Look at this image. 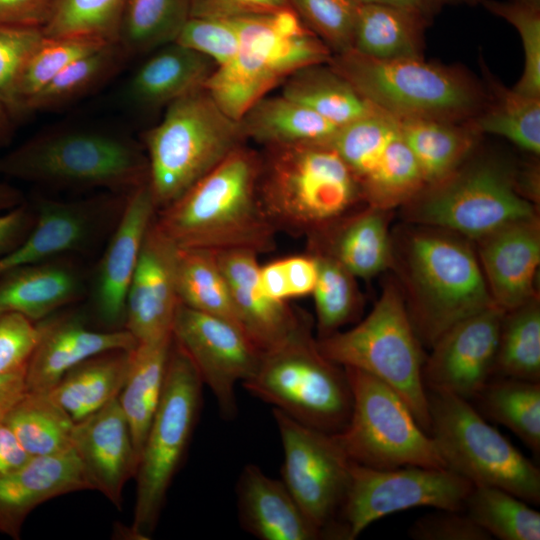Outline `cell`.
Segmentation results:
<instances>
[{
	"instance_id": "obj_1",
	"label": "cell",
	"mask_w": 540,
	"mask_h": 540,
	"mask_svg": "<svg viewBox=\"0 0 540 540\" xmlns=\"http://www.w3.org/2000/svg\"><path fill=\"white\" fill-rule=\"evenodd\" d=\"M260 153L243 144L180 198L158 210L154 222L176 247L213 253L275 249L276 229L258 194Z\"/></svg>"
},
{
	"instance_id": "obj_2",
	"label": "cell",
	"mask_w": 540,
	"mask_h": 540,
	"mask_svg": "<svg viewBox=\"0 0 540 540\" xmlns=\"http://www.w3.org/2000/svg\"><path fill=\"white\" fill-rule=\"evenodd\" d=\"M392 242L406 309L422 346L431 348L451 326L495 305L468 239L416 225Z\"/></svg>"
},
{
	"instance_id": "obj_3",
	"label": "cell",
	"mask_w": 540,
	"mask_h": 540,
	"mask_svg": "<svg viewBox=\"0 0 540 540\" xmlns=\"http://www.w3.org/2000/svg\"><path fill=\"white\" fill-rule=\"evenodd\" d=\"M258 194L276 231L309 238L351 214L362 200L353 173L329 143L264 147Z\"/></svg>"
},
{
	"instance_id": "obj_4",
	"label": "cell",
	"mask_w": 540,
	"mask_h": 540,
	"mask_svg": "<svg viewBox=\"0 0 540 540\" xmlns=\"http://www.w3.org/2000/svg\"><path fill=\"white\" fill-rule=\"evenodd\" d=\"M0 177L127 195L148 181V162L140 147L123 135L63 128L35 135L1 155Z\"/></svg>"
},
{
	"instance_id": "obj_5",
	"label": "cell",
	"mask_w": 540,
	"mask_h": 540,
	"mask_svg": "<svg viewBox=\"0 0 540 540\" xmlns=\"http://www.w3.org/2000/svg\"><path fill=\"white\" fill-rule=\"evenodd\" d=\"M328 64L365 100L397 121L469 122L488 100L464 70L423 58L381 60L349 50L333 54Z\"/></svg>"
},
{
	"instance_id": "obj_6",
	"label": "cell",
	"mask_w": 540,
	"mask_h": 540,
	"mask_svg": "<svg viewBox=\"0 0 540 540\" xmlns=\"http://www.w3.org/2000/svg\"><path fill=\"white\" fill-rule=\"evenodd\" d=\"M143 143L158 211L180 198L246 139L239 122L205 88H199L170 103L162 120L144 133Z\"/></svg>"
},
{
	"instance_id": "obj_7",
	"label": "cell",
	"mask_w": 540,
	"mask_h": 540,
	"mask_svg": "<svg viewBox=\"0 0 540 540\" xmlns=\"http://www.w3.org/2000/svg\"><path fill=\"white\" fill-rule=\"evenodd\" d=\"M238 21L235 55L218 66L204 85L218 106L237 121L295 71L328 63L333 55L291 8Z\"/></svg>"
},
{
	"instance_id": "obj_8",
	"label": "cell",
	"mask_w": 540,
	"mask_h": 540,
	"mask_svg": "<svg viewBox=\"0 0 540 540\" xmlns=\"http://www.w3.org/2000/svg\"><path fill=\"white\" fill-rule=\"evenodd\" d=\"M320 353L342 366L366 372L391 387L429 434L423 379L425 357L400 286L387 282L369 314L356 326L316 339Z\"/></svg>"
},
{
	"instance_id": "obj_9",
	"label": "cell",
	"mask_w": 540,
	"mask_h": 540,
	"mask_svg": "<svg viewBox=\"0 0 540 540\" xmlns=\"http://www.w3.org/2000/svg\"><path fill=\"white\" fill-rule=\"evenodd\" d=\"M245 389L297 422L328 434L344 429L352 393L344 367L319 351L306 321L286 341L263 352Z\"/></svg>"
},
{
	"instance_id": "obj_10",
	"label": "cell",
	"mask_w": 540,
	"mask_h": 540,
	"mask_svg": "<svg viewBox=\"0 0 540 540\" xmlns=\"http://www.w3.org/2000/svg\"><path fill=\"white\" fill-rule=\"evenodd\" d=\"M429 435L446 469L474 486L506 490L529 504L540 503V470L488 424L470 401L426 388Z\"/></svg>"
},
{
	"instance_id": "obj_11",
	"label": "cell",
	"mask_w": 540,
	"mask_h": 540,
	"mask_svg": "<svg viewBox=\"0 0 540 540\" xmlns=\"http://www.w3.org/2000/svg\"><path fill=\"white\" fill-rule=\"evenodd\" d=\"M202 386L192 361L173 340L162 395L135 475L136 502L130 528L133 538L148 539L156 527L198 418Z\"/></svg>"
},
{
	"instance_id": "obj_12",
	"label": "cell",
	"mask_w": 540,
	"mask_h": 540,
	"mask_svg": "<svg viewBox=\"0 0 540 540\" xmlns=\"http://www.w3.org/2000/svg\"><path fill=\"white\" fill-rule=\"evenodd\" d=\"M344 369L352 410L344 429L333 435L351 462L376 469L445 468L431 436L391 387L361 370Z\"/></svg>"
},
{
	"instance_id": "obj_13",
	"label": "cell",
	"mask_w": 540,
	"mask_h": 540,
	"mask_svg": "<svg viewBox=\"0 0 540 540\" xmlns=\"http://www.w3.org/2000/svg\"><path fill=\"white\" fill-rule=\"evenodd\" d=\"M403 206L409 223L475 241L507 224L536 216L533 204L520 194L510 175L488 162L460 167Z\"/></svg>"
},
{
	"instance_id": "obj_14",
	"label": "cell",
	"mask_w": 540,
	"mask_h": 540,
	"mask_svg": "<svg viewBox=\"0 0 540 540\" xmlns=\"http://www.w3.org/2000/svg\"><path fill=\"white\" fill-rule=\"evenodd\" d=\"M473 486L446 468L409 465L376 469L351 462L338 516L341 539H355L373 522L410 508L464 510Z\"/></svg>"
},
{
	"instance_id": "obj_15",
	"label": "cell",
	"mask_w": 540,
	"mask_h": 540,
	"mask_svg": "<svg viewBox=\"0 0 540 540\" xmlns=\"http://www.w3.org/2000/svg\"><path fill=\"white\" fill-rule=\"evenodd\" d=\"M283 446L282 481L323 538L340 539L339 512L351 461L333 434L297 422L273 408Z\"/></svg>"
},
{
	"instance_id": "obj_16",
	"label": "cell",
	"mask_w": 540,
	"mask_h": 540,
	"mask_svg": "<svg viewBox=\"0 0 540 540\" xmlns=\"http://www.w3.org/2000/svg\"><path fill=\"white\" fill-rule=\"evenodd\" d=\"M173 340L215 396L221 415L237 414L235 385L256 371L262 352L236 324L178 303L172 322Z\"/></svg>"
},
{
	"instance_id": "obj_17",
	"label": "cell",
	"mask_w": 540,
	"mask_h": 540,
	"mask_svg": "<svg viewBox=\"0 0 540 540\" xmlns=\"http://www.w3.org/2000/svg\"><path fill=\"white\" fill-rule=\"evenodd\" d=\"M125 198L109 192L72 201L38 199L33 205L36 216L32 230L0 257V278L24 266L91 248L114 228Z\"/></svg>"
},
{
	"instance_id": "obj_18",
	"label": "cell",
	"mask_w": 540,
	"mask_h": 540,
	"mask_svg": "<svg viewBox=\"0 0 540 540\" xmlns=\"http://www.w3.org/2000/svg\"><path fill=\"white\" fill-rule=\"evenodd\" d=\"M504 310L496 305L455 323L431 346L423 364L426 388L475 399L493 376Z\"/></svg>"
},
{
	"instance_id": "obj_19",
	"label": "cell",
	"mask_w": 540,
	"mask_h": 540,
	"mask_svg": "<svg viewBox=\"0 0 540 540\" xmlns=\"http://www.w3.org/2000/svg\"><path fill=\"white\" fill-rule=\"evenodd\" d=\"M156 212L148 181L126 195L92 286L94 309L106 325L124 323L129 285Z\"/></svg>"
},
{
	"instance_id": "obj_20",
	"label": "cell",
	"mask_w": 540,
	"mask_h": 540,
	"mask_svg": "<svg viewBox=\"0 0 540 540\" xmlns=\"http://www.w3.org/2000/svg\"><path fill=\"white\" fill-rule=\"evenodd\" d=\"M72 449L91 489L119 508L124 486L136 475L139 459L118 397L75 422Z\"/></svg>"
},
{
	"instance_id": "obj_21",
	"label": "cell",
	"mask_w": 540,
	"mask_h": 540,
	"mask_svg": "<svg viewBox=\"0 0 540 540\" xmlns=\"http://www.w3.org/2000/svg\"><path fill=\"white\" fill-rule=\"evenodd\" d=\"M175 253L176 247L157 228L153 219L142 244L125 304L124 329L137 342L172 334V322L179 303L175 285Z\"/></svg>"
},
{
	"instance_id": "obj_22",
	"label": "cell",
	"mask_w": 540,
	"mask_h": 540,
	"mask_svg": "<svg viewBox=\"0 0 540 540\" xmlns=\"http://www.w3.org/2000/svg\"><path fill=\"white\" fill-rule=\"evenodd\" d=\"M38 341L25 367L28 392L49 393L62 376L95 355L131 350L137 340L126 329L95 331L77 315L37 322Z\"/></svg>"
},
{
	"instance_id": "obj_23",
	"label": "cell",
	"mask_w": 540,
	"mask_h": 540,
	"mask_svg": "<svg viewBox=\"0 0 540 540\" xmlns=\"http://www.w3.org/2000/svg\"><path fill=\"white\" fill-rule=\"evenodd\" d=\"M477 257L489 293L504 311L536 298L540 226L536 216L507 224L477 240Z\"/></svg>"
},
{
	"instance_id": "obj_24",
	"label": "cell",
	"mask_w": 540,
	"mask_h": 540,
	"mask_svg": "<svg viewBox=\"0 0 540 540\" xmlns=\"http://www.w3.org/2000/svg\"><path fill=\"white\" fill-rule=\"evenodd\" d=\"M215 256L229 286L240 324L262 353L282 344L308 321L286 301L274 300L261 291L256 253L229 250L217 252Z\"/></svg>"
},
{
	"instance_id": "obj_25",
	"label": "cell",
	"mask_w": 540,
	"mask_h": 540,
	"mask_svg": "<svg viewBox=\"0 0 540 540\" xmlns=\"http://www.w3.org/2000/svg\"><path fill=\"white\" fill-rule=\"evenodd\" d=\"M91 489L73 449L32 457L0 475V533L19 539L27 516L40 504L71 492Z\"/></svg>"
},
{
	"instance_id": "obj_26",
	"label": "cell",
	"mask_w": 540,
	"mask_h": 540,
	"mask_svg": "<svg viewBox=\"0 0 540 540\" xmlns=\"http://www.w3.org/2000/svg\"><path fill=\"white\" fill-rule=\"evenodd\" d=\"M239 522L261 540H316L321 531L308 519L282 480L255 464L242 469L236 486Z\"/></svg>"
},
{
	"instance_id": "obj_27",
	"label": "cell",
	"mask_w": 540,
	"mask_h": 540,
	"mask_svg": "<svg viewBox=\"0 0 540 540\" xmlns=\"http://www.w3.org/2000/svg\"><path fill=\"white\" fill-rule=\"evenodd\" d=\"M207 56L177 42L153 52L134 72L126 88L129 102L144 110L167 107L179 97L199 88L216 70Z\"/></svg>"
},
{
	"instance_id": "obj_28",
	"label": "cell",
	"mask_w": 540,
	"mask_h": 540,
	"mask_svg": "<svg viewBox=\"0 0 540 540\" xmlns=\"http://www.w3.org/2000/svg\"><path fill=\"white\" fill-rule=\"evenodd\" d=\"M388 211L368 206L310 238L311 249L332 256L355 278H371L392 266Z\"/></svg>"
},
{
	"instance_id": "obj_29",
	"label": "cell",
	"mask_w": 540,
	"mask_h": 540,
	"mask_svg": "<svg viewBox=\"0 0 540 540\" xmlns=\"http://www.w3.org/2000/svg\"><path fill=\"white\" fill-rule=\"evenodd\" d=\"M84 290L76 267L59 258L15 269L0 278V309L34 323L77 300Z\"/></svg>"
},
{
	"instance_id": "obj_30",
	"label": "cell",
	"mask_w": 540,
	"mask_h": 540,
	"mask_svg": "<svg viewBox=\"0 0 540 540\" xmlns=\"http://www.w3.org/2000/svg\"><path fill=\"white\" fill-rule=\"evenodd\" d=\"M247 140L263 147L328 143L339 127L283 95H266L253 103L238 120Z\"/></svg>"
},
{
	"instance_id": "obj_31",
	"label": "cell",
	"mask_w": 540,
	"mask_h": 540,
	"mask_svg": "<svg viewBox=\"0 0 540 540\" xmlns=\"http://www.w3.org/2000/svg\"><path fill=\"white\" fill-rule=\"evenodd\" d=\"M172 341L170 334L137 342L130 351L129 370L118 401L128 421L138 459L162 395Z\"/></svg>"
},
{
	"instance_id": "obj_32",
	"label": "cell",
	"mask_w": 540,
	"mask_h": 540,
	"mask_svg": "<svg viewBox=\"0 0 540 540\" xmlns=\"http://www.w3.org/2000/svg\"><path fill=\"white\" fill-rule=\"evenodd\" d=\"M429 22L401 8L362 3L351 50L381 60L423 58L424 32Z\"/></svg>"
},
{
	"instance_id": "obj_33",
	"label": "cell",
	"mask_w": 540,
	"mask_h": 540,
	"mask_svg": "<svg viewBox=\"0 0 540 540\" xmlns=\"http://www.w3.org/2000/svg\"><path fill=\"white\" fill-rule=\"evenodd\" d=\"M399 132L412 151L426 187L456 172L470 155L479 132L470 122L430 119L398 121Z\"/></svg>"
},
{
	"instance_id": "obj_34",
	"label": "cell",
	"mask_w": 540,
	"mask_h": 540,
	"mask_svg": "<svg viewBox=\"0 0 540 540\" xmlns=\"http://www.w3.org/2000/svg\"><path fill=\"white\" fill-rule=\"evenodd\" d=\"M131 350L104 352L84 360L67 371L49 395L74 422L87 417L118 397L128 374Z\"/></svg>"
},
{
	"instance_id": "obj_35",
	"label": "cell",
	"mask_w": 540,
	"mask_h": 540,
	"mask_svg": "<svg viewBox=\"0 0 540 540\" xmlns=\"http://www.w3.org/2000/svg\"><path fill=\"white\" fill-rule=\"evenodd\" d=\"M280 94L339 128L376 110L328 63L311 64L295 71L282 83Z\"/></svg>"
},
{
	"instance_id": "obj_36",
	"label": "cell",
	"mask_w": 540,
	"mask_h": 540,
	"mask_svg": "<svg viewBox=\"0 0 540 540\" xmlns=\"http://www.w3.org/2000/svg\"><path fill=\"white\" fill-rule=\"evenodd\" d=\"M191 17V0H124L116 43L128 58L175 42Z\"/></svg>"
},
{
	"instance_id": "obj_37",
	"label": "cell",
	"mask_w": 540,
	"mask_h": 540,
	"mask_svg": "<svg viewBox=\"0 0 540 540\" xmlns=\"http://www.w3.org/2000/svg\"><path fill=\"white\" fill-rule=\"evenodd\" d=\"M31 457L72 449L75 422L49 393H26L2 419Z\"/></svg>"
},
{
	"instance_id": "obj_38",
	"label": "cell",
	"mask_w": 540,
	"mask_h": 540,
	"mask_svg": "<svg viewBox=\"0 0 540 540\" xmlns=\"http://www.w3.org/2000/svg\"><path fill=\"white\" fill-rule=\"evenodd\" d=\"M174 272L180 303L226 319L242 328L229 286L217 263L215 253L176 248Z\"/></svg>"
},
{
	"instance_id": "obj_39",
	"label": "cell",
	"mask_w": 540,
	"mask_h": 540,
	"mask_svg": "<svg viewBox=\"0 0 540 540\" xmlns=\"http://www.w3.org/2000/svg\"><path fill=\"white\" fill-rule=\"evenodd\" d=\"M490 79V99L469 122L479 133L498 135L534 155L540 153V97L508 89Z\"/></svg>"
},
{
	"instance_id": "obj_40",
	"label": "cell",
	"mask_w": 540,
	"mask_h": 540,
	"mask_svg": "<svg viewBox=\"0 0 540 540\" xmlns=\"http://www.w3.org/2000/svg\"><path fill=\"white\" fill-rule=\"evenodd\" d=\"M483 413L540 452V382L498 377L475 397Z\"/></svg>"
},
{
	"instance_id": "obj_41",
	"label": "cell",
	"mask_w": 540,
	"mask_h": 540,
	"mask_svg": "<svg viewBox=\"0 0 540 540\" xmlns=\"http://www.w3.org/2000/svg\"><path fill=\"white\" fill-rule=\"evenodd\" d=\"M493 375L540 382V307L537 297L504 312Z\"/></svg>"
},
{
	"instance_id": "obj_42",
	"label": "cell",
	"mask_w": 540,
	"mask_h": 540,
	"mask_svg": "<svg viewBox=\"0 0 540 540\" xmlns=\"http://www.w3.org/2000/svg\"><path fill=\"white\" fill-rule=\"evenodd\" d=\"M127 60L117 43H108L71 62L25 104V115L52 110L83 97L110 79Z\"/></svg>"
},
{
	"instance_id": "obj_43",
	"label": "cell",
	"mask_w": 540,
	"mask_h": 540,
	"mask_svg": "<svg viewBox=\"0 0 540 540\" xmlns=\"http://www.w3.org/2000/svg\"><path fill=\"white\" fill-rule=\"evenodd\" d=\"M464 512L491 537L539 540L540 513L514 494L492 486H473Z\"/></svg>"
},
{
	"instance_id": "obj_44",
	"label": "cell",
	"mask_w": 540,
	"mask_h": 540,
	"mask_svg": "<svg viewBox=\"0 0 540 540\" xmlns=\"http://www.w3.org/2000/svg\"><path fill=\"white\" fill-rule=\"evenodd\" d=\"M426 187L420 167L399 134L390 142L372 172L359 183L368 206L387 210L403 206Z\"/></svg>"
},
{
	"instance_id": "obj_45",
	"label": "cell",
	"mask_w": 540,
	"mask_h": 540,
	"mask_svg": "<svg viewBox=\"0 0 540 540\" xmlns=\"http://www.w3.org/2000/svg\"><path fill=\"white\" fill-rule=\"evenodd\" d=\"M318 263L313 289L318 338L327 337L354 320L362 306L355 277L332 256L312 250Z\"/></svg>"
},
{
	"instance_id": "obj_46",
	"label": "cell",
	"mask_w": 540,
	"mask_h": 540,
	"mask_svg": "<svg viewBox=\"0 0 540 540\" xmlns=\"http://www.w3.org/2000/svg\"><path fill=\"white\" fill-rule=\"evenodd\" d=\"M398 134V121L376 108L372 113L340 127L328 143L347 164L359 185Z\"/></svg>"
},
{
	"instance_id": "obj_47",
	"label": "cell",
	"mask_w": 540,
	"mask_h": 540,
	"mask_svg": "<svg viewBox=\"0 0 540 540\" xmlns=\"http://www.w3.org/2000/svg\"><path fill=\"white\" fill-rule=\"evenodd\" d=\"M124 0H55L42 30L49 37L116 43Z\"/></svg>"
},
{
	"instance_id": "obj_48",
	"label": "cell",
	"mask_w": 540,
	"mask_h": 540,
	"mask_svg": "<svg viewBox=\"0 0 540 540\" xmlns=\"http://www.w3.org/2000/svg\"><path fill=\"white\" fill-rule=\"evenodd\" d=\"M106 42L83 37L45 36L26 61L16 87L21 117L25 104L71 62L91 53Z\"/></svg>"
},
{
	"instance_id": "obj_49",
	"label": "cell",
	"mask_w": 540,
	"mask_h": 540,
	"mask_svg": "<svg viewBox=\"0 0 540 540\" xmlns=\"http://www.w3.org/2000/svg\"><path fill=\"white\" fill-rule=\"evenodd\" d=\"M302 23L332 52L352 49L360 0H288Z\"/></svg>"
},
{
	"instance_id": "obj_50",
	"label": "cell",
	"mask_w": 540,
	"mask_h": 540,
	"mask_svg": "<svg viewBox=\"0 0 540 540\" xmlns=\"http://www.w3.org/2000/svg\"><path fill=\"white\" fill-rule=\"evenodd\" d=\"M480 4L515 27L521 38L524 70L513 89L524 95L540 97V6L521 0H482Z\"/></svg>"
},
{
	"instance_id": "obj_51",
	"label": "cell",
	"mask_w": 540,
	"mask_h": 540,
	"mask_svg": "<svg viewBox=\"0 0 540 540\" xmlns=\"http://www.w3.org/2000/svg\"><path fill=\"white\" fill-rule=\"evenodd\" d=\"M43 37L41 27L0 23V100L14 120L21 118L16 100L19 76Z\"/></svg>"
},
{
	"instance_id": "obj_52",
	"label": "cell",
	"mask_w": 540,
	"mask_h": 540,
	"mask_svg": "<svg viewBox=\"0 0 540 540\" xmlns=\"http://www.w3.org/2000/svg\"><path fill=\"white\" fill-rule=\"evenodd\" d=\"M239 39L238 18L190 17L175 42L207 56L218 67L235 55Z\"/></svg>"
},
{
	"instance_id": "obj_53",
	"label": "cell",
	"mask_w": 540,
	"mask_h": 540,
	"mask_svg": "<svg viewBox=\"0 0 540 540\" xmlns=\"http://www.w3.org/2000/svg\"><path fill=\"white\" fill-rule=\"evenodd\" d=\"M39 326L23 315L0 309V375L26 367Z\"/></svg>"
},
{
	"instance_id": "obj_54",
	"label": "cell",
	"mask_w": 540,
	"mask_h": 540,
	"mask_svg": "<svg viewBox=\"0 0 540 540\" xmlns=\"http://www.w3.org/2000/svg\"><path fill=\"white\" fill-rule=\"evenodd\" d=\"M414 540H490L464 510L436 509L417 518L408 529Z\"/></svg>"
},
{
	"instance_id": "obj_55",
	"label": "cell",
	"mask_w": 540,
	"mask_h": 540,
	"mask_svg": "<svg viewBox=\"0 0 540 540\" xmlns=\"http://www.w3.org/2000/svg\"><path fill=\"white\" fill-rule=\"evenodd\" d=\"M289 8L288 0H191V17L242 18Z\"/></svg>"
},
{
	"instance_id": "obj_56",
	"label": "cell",
	"mask_w": 540,
	"mask_h": 540,
	"mask_svg": "<svg viewBox=\"0 0 540 540\" xmlns=\"http://www.w3.org/2000/svg\"><path fill=\"white\" fill-rule=\"evenodd\" d=\"M34 206L26 201L0 213V257L17 247L30 233L35 224Z\"/></svg>"
},
{
	"instance_id": "obj_57",
	"label": "cell",
	"mask_w": 540,
	"mask_h": 540,
	"mask_svg": "<svg viewBox=\"0 0 540 540\" xmlns=\"http://www.w3.org/2000/svg\"><path fill=\"white\" fill-rule=\"evenodd\" d=\"M54 2L55 0H0V23L43 28Z\"/></svg>"
},
{
	"instance_id": "obj_58",
	"label": "cell",
	"mask_w": 540,
	"mask_h": 540,
	"mask_svg": "<svg viewBox=\"0 0 540 540\" xmlns=\"http://www.w3.org/2000/svg\"><path fill=\"white\" fill-rule=\"evenodd\" d=\"M290 298L312 294L318 277L314 255H298L281 259Z\"/></svg>"
},
{
	"instance_id": "obj_59",
	"label": "cell",
	"mask_w": 540,
	"mask_h": 540,
	"mask_svg": "<svg viewBox=\"0 0 540 540\" xmlns=\"http://www.w3.org/2000/svg\"><path fill=\"white\" fill-rule=\"evenodd\" d=\"M31 458L13 431L0 420V475L20 468Z\"/></svg>"
},
{
	"instance_id": "obj_60",
	"label": "cell",
	"mask_w": 540,
	"mask_h": 540,
	"mask_svg": "<svg viewBox=\"0 0 540 540\" xmlns=\"http://www.w3.org/2000/svg\"><path fill=\"white\" fill-rule=\"evenodd\" d=\"M362 3L385 4L416 13L431 20L444 7L468 5L475 6L482 0H360Z\"/></svg>"
},
{
	"instance_id": "obj_61",
	"label": "cell",
	"mask_w": 540,
	"mask_h": 540,
	"mask_svg": "<svg viewBox=\"0 0 540 540\" xmlns=\"http://www.w3.org/2000/svg\"><path fill=\"white\" fill-rule=\"evenodd\" d=\"M258 284L261 291L274 300L290 298L281 259L259 267Z\"/></svg>"
},
{
	"instance_id": "obj_62",
	"label": "cell",
	"mask_w": 540,
	"mask_h": 540,
	"mask_svg": "<svg viewBox=\"0 0 540 540\" xmlns=\"http://www.w3.org/2000/svg\"><path fill=\"white\" fill-rule=\"evenodd\" d=\"M26 391L25 368L0 375V420Z\"/></svg>"
},
{
	"instance_id": "obj_63",
	"label": "cell",
	"mask_w": 540,
	"mask_h": 540,
	"mask_svg": "<svg viewBox=\"0 0 540 540\" xmlns=\"http://www.w3.org/2000/svg\"><path fill=\"white\" fill-rule=\"evenodd\" d=\"M14 118L6 105L0 100V147L6 146L14 134Z\"/></svg>"
},
{
	"instance_id": "obj_64",
	"label": "cell",
	"mask_w": 540,
	"mask_h": 540,
	"mask_svg": "<svg viewBox=\"0 0 540 540\" xmlns=\"http://www.w3.org/2000/svg\"><path fill=\"white\" fill-rule=\"evenodd\" d=\"M532 5L540 6V0H521Z\"/></svg>"
}]
</instances>
